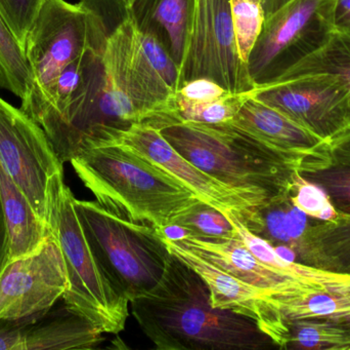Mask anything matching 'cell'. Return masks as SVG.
Listing matches in <instances>:
<instances>
[{
	"label": "cell",
	"mask_w": 350,
	"mask_h": 350,
	"mask_svg": "<svg viewBox=\"0 0 350 350\" xmlns=\"http://www.w3.org/2000/svg\"><path fill=\"white\" fill-rule=\"evenodd\" d=\"M0 199L10 234V260L34 252L51 236L49 226L1 166Z\"/></svg>",
	"instance_id": "ffe728a7"
},
{
	"label": "cell",
	"mask_w": 350,
	"mask_h": 350,
	"mask_svg": "<svg viewBox=\"0 0 350 350\" xmlns=\"http://www.w3.org/2000/svg\"><path fill=\"white\" fill-rule=\"evenodd\" d=\"M42 318L23 321L0 318V350H24L27 327Z\"/></svg>",
	"instance_id": "e575fe53"
},
{
	"label": "cell",
	"mask_w": 350,
	"mask_h": 350,
	"mask_svg": "<svg viewBox=\"0 0 350 350\" xmlns=\"http://www.w3.org/2000/svg\"><path fill=\"white\" fill-rule=\"evenodd\" d=\"M333 18L335 31L350 36V0L335 1Z\"/></svg>",
	"instance_id": "d590c367"
},
{
	"label": "cell",
	"mask_w": 350,
	"mask_h": 350,
	"mask_svg": "<svg viewBox=\"0 0 350 350\" xmlns=\"http://www.w3.org/2000/svg\"><path fill=\"white\" fill-rule=\"evenodd\" d=\"M196 0H133L131 12L137 28L157 34L175 63L180 65L189 38Z\"/></svg>",
	"instance_id": "d6986e66"
},
{
	"label": "cell",
	"mask_w": 350,
	"mask_h": 350,
	"mask_svg": "<svg viewBox=\"0 0 350 350\" xmlns=\"http://www.w3.org/2000/svg\"><path fill=\"white\" fill-rule=\"evenodd\" d=\"M296 261L325 273L350 275V216L317 220L298 247Z\"/></svg>",
	"instance_id": "ac0fdd59"
},
{
	"label": "cell",
	"mask_w": 350,
	"mask_h": 350,
	"mask_svg": "<svg viewBox=\"0 0 350 350\" xmlns=\"http://www.w3.org/2000/svg\"><path fill=\"white\" fill-rule=\"evenodd\" d=\"M289 1H291V0H260L263 10H265V18L273 14V12H277L278 10H280L282 6L285 5Z\"/></svg>",
	"instance_id": "f35d334b"
},
{
	"label": "cell",
	"mask_w": 350,
	"mask_h": 350,
	"mask_svg": "<svg viewBox=\"0 0 350 350\" xmlns=\"http://www.w3.org/2000/svg\"><path fill=\"white\" fill-rule=\"evenodd\" d=\"M248 94H230L204 103L187 102L174 97L175 112L179 121L207 125L230 123L240 110Z\"/></svg>",
	"instance_id": "f1b7e54d"
},
{
	"label": "cell",
	"mask_w": 350,
	"mask_h": 350,
	"mask_svg": "<svg viewBox=\"0 0 350 350\" xmlns=\"http://www.w3.org/2000/svg\"><path fill=\"white\" fill-rule=\"evenodd\" d=\"M292 203L306 215L320 221H332L338 217L327 193L318 185L306 180L297 173L290 192Z\"/></svg>",
	"instance_id": "4dcf8cb0"
},
{
	"label": "cell",
	"mask_w": 350,
	"mask_h": 350,
	"mask_svg": "<svg viewBox=\"0 0 350 350\" xmlns=\"http://www.w3.org/2000/svg\"><path fill=\"white\" fill-rule=\"evenodd\" d=\"M166 242L170 252L187 263L207 284L213 308L250 318L278 349H283L285 323L273 300L257 288L240 281L214 263L177 244L167 236Z\"/></svg>",
	"instance_id": "5bb4252c"
},
{
	"label": "cell",
	"mask_w": 350,
	"mask_h": 350,
	"mask_svg": "<svg viewBox=\"0 0 350 350\" xmlns=\"http://www.w3.org/2000/svg\"><path fill=\"white\" fill-rule=\"evenodd\" d=\"M226 88L207 78L191 80L180 86L175 94V98L191 103H204L217 100L228 96Z\"/></svg>",
	"instance_id": "836d02e7"
},
{
	"label": "cell",
	"mask_w": 350,
	"mask_h": 350,
	"mask_svg": "<svg viewBox=\"0 0 350 350\" xmlns=\"http://www.w3.org/2000/svg\"><path fill=\"white\" fill-rule=\"evenodd\" d=\"M78 4L88 26L81 86L63 112L37 121L63 164L110 143L137 123L158 129L174 123L137 70L139 38L131 0H79Z\"/></svg>",
	"instance_id": "6da1fadb"
},
{
	"label": "cell",
	"mask_w": 350,
	"mask_h": 350,
	"mask_svg": "<svg viewBox=\"0 0 350 350\" xmlns=\"http://www.w3.org/2000/svg\"><path fill=\"white\" fill-rule=\"evenodd\" d=\"M43 318L27 327L24 350L92 349L103 340L102 333L69 310L67 316Z\"/></svg>",
	"instance_id": "7402d4cb"
},
{
	"label": "cell",
	"mask_w": 350,
	"mask_h": 350,
	"mask_svg": "<svg viewBox=\"0 0 350 350\" xmlns=\"http://www.w3.org/2000/svg\"><path fill=\"white\" fill-rule=\"evenodd\" d=\"M61 248L53 236L34 252L8 261L0 275V318H43L67 291Z\"/></svg>",
	"instance_id": "7c38bea8"
},
{
	"label": "cell",
	"mask_w": 350,
	"mask_h": 350,
	"mask_svg": "<svg viewBox=\"0 0 350 350\" xmlns=\"http://www.w3.org/2000/svg\"><path fill=\"white\" fill-rule=\"evenodd\" d=\"M0 86L22 100L32 90V74L25 49L0 14Z\"/></svg>",
	"instance_id": "83f0119b"
},
{
	"label": "cell",
	"mask_w": 350,
	"mask_h": 350,
	"mask_svg": "<svg viewBox=\"0 0 350 350\" xmlns=\"http://www.w3.org/2000/svg\"><path fill=\"white\" fill-rule=\"evenodd\" d=\"M199 78L213 80L230 94H247L255 88L237 47L230 0H196L179 65L178 88Z\"/></svg>",
	"instance_id": "ba28073f"
},
{
	"label": "cell",
	"mask_w": 350,
	"mask_h": 350,
	"mask_svg": "<svg viewBox=\"0 0 350 350\" xmlns=\"http://www.w3.org/2000/svg\"><path fill=\"white\" fill-rule=\"evenodd\" d=\"M75 208L103 271L129 303L156 287L172 257L165 232L122 219L96 201L75 199Z\"/></svg>",
	"instance_id": "8992f818"
},
{
	"label": "cell",
	"mask_w": 350,
	"mask_h": 350,
	"mask_svg": "<svg viewBox=\"0 0 350 350\" xmlns=\"http://www.w3.org/2000/svg\"><path fill=\"white\" fill-rule=\"evenodd\" d=\"M137 37L139 47L147 61L163 82L176 92L178 90L179 69L167 47L156 33L148 29L137 28Z\"/></svg>",
	"instance_id": "1f68e13d"
},
{
	"label": "cell",
	"mask_w": 350,
	"mask_h": 350,
	"mask_svg": "<svg viewBox=\"0 0 350 350\" xmlns=\"http://www.w3.org/2000/svg\"><path fill=\"white\" fill-rule=\"evenodd\" d=\"M44 0H0V14L24 47L27 35Z\"/></svg>",
	"instance_id": "d6a6232c"
},
{
	"label": "cell",
	"mask_w": 350,
	"mask_h": 350,
	"mask_svg": "<svg viewBox=\"0 0 350 350\" xmlns=\"http://www.w3.org/2000/svg\"><path fill=\"white\" fill-rule=\"evenodd\" d=\"M133 1V0H131V2Z\"/></svg>",
	"instance_id": "ab89813d"
},
{
	"label": "cell",
	"mask_w": 350,
	"mask_h": 350,
	"mask_svg": "<svg viewBox=\"0 0 350 350\" xmlns=\"http://www.w3.org/2000/svg\"><path fill=\"white\" fill-rule=\"evenodd\" d=\"M298 173L321 187L339 214L350 216V156L330 152L326 162L300 168Z\"/></svg>",
	"instance_id": "484cf974"
},
{
	"label": "cell",
	"mask_w": 350,
	"mask_h": 350,
	"mask_svg": "<svg viewBox=\"0 0 350 350\" xmlns=\"http://www.w3.org/2000/svg\"><path fill=\"white\" fill-rule=\"evenodd\" d=\"M85 12L65 0H44L25 41L32 90L21 109L34 121L59 73L86 49Z\"/></svg>",
	"instance_id": "9c48e42d"
},
{
	"label": "cell",
	"mask_w": 350,
	"mask_h": 350,
	"mask_svg": "<svg viewBox=\"0 0 350 350\" xmlns=\"http://www.w3.org/2000/svg\"><path fill=\"white\" fill-rule=\"evenodd\" d=\"M236 216L249 232L275 248L293 251L295 256L308 228L317 221L298 209L290 195L265 205L247 208Z\"/></svg>",
	"instance_id": "e0dca14e"
},
{
	"label": "cell",
	"mask_w": 350,
	"mask_h": 350,
	"mask_svg": "<svg viewBox=\"0 0 350 350\" xmlns=\"http://www.w3.org/2000/svg\"><path fill=\"white\" fill-rule=\"evenodd\" d=\"M232 27L241 59L248 65L249 57L265 21L260 0H230Z\"/></svg>",
	"instance_id": "f546056e"
},
{
	"label": "cell",
	"mask_w": 350,
	"mask_h": 350,
	"mask_svg": "<svg viewBox=\"0 0 350 350\" xmlns=\"http://www.w3.org/2000/svg\"><path fill=\"white\" fill-rule=\"evenodd\" d=\"M110 143L120 144L143 156L176 179L204 203L219 211L238 214L252 207L238 192L218 182L183 158L162 136L160 129L152 125H133L119 134Z\"/></svg>",
	"instance_id": "4fadbf2b"
},
{
	"label": "cell",
	"mask_w": 350,
	"mask_h": 350,
	"mask_svg": "<svg viewBox=\"0 0 350 350\" xmlns=\"http://www.w3.org/2000/svg\"><path fill=\"white\" fill-rule=\"evenodd\" d=\"M129 304L137 324L157 349L277 347L250 318L213 308L207 284L172 253L156 287Z\"/></svg>",
	"instance_id": "7a4b0ae2"
},
{
	"label": "cell",
	"mask_w": 350,
	"mask_h": 350,
	"mask_svg": "<svg viewBox=\"0 0 350 350\" xmlns=\"http://www.w3.org/2000/svg\"><path fill=\"white\" fill-rule=\"evenodd\" d=\"M63 164L42 127L0 97V166L46 224L49 187Z\"/></svg>",
	"instance_id": "30bf717a"
},
{
	"label": "cell",
	"mask_w": 350,
	"mask_h": 350,
	"mask_svg": "<svg viewBox=\"0 0 350 350\" xmlns=\"http://www.w3.org/2000/svg\"><path fill=\"white\" fill-rule=\"evenodd\" d=\"M70 164L107 211L162 232L178 214L201 201L174 177L120 144L90 148Z\"/></svg>",
	"instance_id": "277c9868"
},
{
	"label": "cell",
	"mask_w": 350,
	"mask_h": 350,
	"mask_svg": "<svg viewBox=\"0 0 350 350\" xmlns=\"http://www.w3.org/2000/svg\"><path fill=\"white\" fill-rule=\"evenodd\" d=\"M10 261V234L0 199V275Z\"/></svg>",
	"instance_id": "8d00e7d4"
},
{
	"label": "cell",
	"mask_w": 350,
	"mask_h": 350,
	"mask_svg": "<svg viewBox=\"0 0 350 350\" xmlns=\"http://www.w3.org/2000/svg\"><path fill=\"white\" fill-rule=\"evenodd\" d=\"M224 215L234 226L239 236L242 238L247 248L261 261L269 266L277 269L284 275L293 277L296 281L317 290V291H329V290H345L350 288V275H336L325 273L312 267L306 266L297 261L289 260L278 254L275 249L262 238L249 232L242 222L232 212H224Z\"/></svg>",
	"instance_id": "44dd1931"
},
{
	"label": "cell",
	"mask_w": 350,
	"mask_h": 350,
	"mask_svg": "<svg viewBox=\"0 0 350 350\" xmlns=\"http://www.w3.org/2000/svg\"><path fill=\"white\" fill-rule=\"evenodd\" d=\"M250 95L329 143L350 127V86L337 76L294 78Z\"/></svg>",
	"instance_id": "8fae6325"
},
{
	"label": "cell",
	"mask_w": 350,
	"mask_h": 350,
	"mask_svg": "<svg viewBox=\"0 0 350 350\" xmlns=\"http://www.w3.org/2000/svg\"><path fill=\"white\" fill-rule=\"evenodd\" d=\"M310 75H333L345 80L350 86V36L333 33L328 42L316 53L288 70L275 82H286ZM267 86V84H265Z\"/></svg>",
	"instance_id": "d4e9b609"
},
{
	"label": "cell",
	"mask_w": 350,
	"mask_h": 350,
	"mask_svg": "<svg viewBox=\"0 0 350 350\" xmlns=\"http://www.w3.org/2000/svg\"><path fill=\"white\" fill-rule=\"evenodd\" d=\"M230 123L263 143L304 160V168L322 164L330 158L329 142L257 100L250 92Z\"/></svg>",
	"instance_id": "2e32d148"
},
{
	"label": "cell",
	"mask_w": 350,
	"mask_h": 350,
	"mask_svg": "<svg viewBox=\"0 0 350 350\" xmlns=\"http://www.w3.org/2000/svg\"><path fill=\"white\" fill-rule=\"evenodd\" d=\"M172 240L240 281L260 290L275 303L292 296L317 291L261 262L247 248L240 236L230 240H202L191 238Z\"/></svg>",
	"instance_id": "9a60e30c"
},
{
	"label": "cell",
	"mask_w": 350,
	"mask_h": 350,
	"mask_svg": "<svg viewBox=\"0 0 350 350\" xmlns=\"http://www.w3.org/2000/svg\"><path fill=\"white\" fill-rule=\"evenodd\" d=\"M275 304L284 322L314 318L350 325V288L308 292Z\"/></svg>",
	"instance_id": "603a6c76"
},
{
	"label": "cell",
	"mask_w": 350,
	"mask_h": 350,
	"mask_svg": "<svg viewBox=\"0 0 350 350\" xmlns=\"http://www.w3.org/2000/svg\"><path fill=\"white\" fill-rule=\"evenodd\" d=\"M198 168L230 187L250 205L290 195L304 160L284 153L232 123L179 121L160 129Z\"/></svg>",
	"instance_id": "3957f363"
},
{
	"label": "cell",
	"mask_w": 350,
	"mask_h": 350,
	"mask_svg": "<svg viewBox=\"0 0 350 350\" xmlns=\"http://www.w3.org/2000/svg\"><path fill=\"white\" fill-rule=\"evenodd\" d=\"M75 199L64 173L57 175L49 187L47 226L65 262L66 308L102 334H119L124 330L131 304L103 271L78 217Z\"/></svg>",
	"instance_id": "5b68a950"
},
{
	"label": "cell",
	"mask_w": 350,
	"mask_h": 350,
	"mask_svg": "<svg viewBox=\"0 0 350 350\" xmlns=\"http://www.w3.org/2000/svg\"><path fill=\"white\" fill-rule=\"evenodd\" d=\"M336 0H291L265 18L248 61L255 86L271 84L324 47Z\"/></svg>",
	"instance_id": "52a82bcc"
},
{
	"label": "cell",
	"mask_w": 350,
	"mask_h": 350,
	"mask_svg": "<svg viewBox=\"0 0 350 350\" xmlns=\"http://www.w3.org/2000/svg\"><path fill=\"white\" fill-rule=\"evenodd\" d=\"M283 349L350 350V325L327 320L286 321Z\"/></svg>",
	"instance_id": "cb8c5ba5"
},
{
	"label": "cell",
	"mask_w": 350,
	"mask_h": 350,
	"mask_svg": "<svg viewBox=\"0 0 350 350\" xmlns=\"http://www.w3.org/2000/svg\"><path fill=\"white\" fill-rule=\"evenodd\" d=\"M330 152L350 156V127L329 143Z\"/></svg>",
	"instance_id": "74e56055"
},
{
	"label": "cell",
	"mask_w": 350,
	"mask_h": 350,
	"mask_svg": "<svg viewBox=\"0 0 350 350\" xmlns=\"http://www.w3.org/2000/svg\"><path fill=\"white\" fill-rule=\"evenodd\" d=\"M170 227L183 232L181 238L202 240H230L239 234L224 212L199 201L174 218Z\"/></svg>",
	"instance_id": "4316f807"
}]
</instances>
